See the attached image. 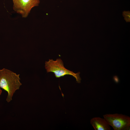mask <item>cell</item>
I'll list each match as a JSON object with an SVG mask.
<instances>
[{
	"label": "cell",
	"mask_w": 130,
	"mask_h": 130,
	"mask_svg": "<svg viewBox=\"0 0 130 130\" xmlns=\"http://www.w3.org/2000/svg\"><path fill=\"white\" fill-rule=\"evenodd\" d=\"M19 76L7 69L0 70V86L8 93L6 100L8 103L11 101L13 94L22 85Z\"/></svg>",
	"instance_id": "1"
},
{
	"label": "cell",
	"mask_w": 130,
	"mask_h": 130,
	"mask_svg": "<svg viewBox=\"0 0 130 130\" xmlns=\"http://www.w3.org/2000/svg\"><path fill=\"white\" fill-rule=\"evenodd\" d=\"M45 67L47 73H53L56 78H59L66 75L72 76L76 79L78 83L81 82V79L79 76L80 72L75 73L72 71L66 69L64 66L62 60L60 58H58L54 61L52 59H49L46 61Z\"/></svg>",
	"instance_id": "2"
},
{
	"label": "cell",
	"mask_w": 130,
	"mask_h": 130,
	"mask_svg": "<svg viewBox=\"0 0 130 130\" xmlns=\"http://www.w3.org/2000/svg\"><path fill=\"white\" fill-rule=\"evenodd\" d=\"M104 118L114 130H129L130 117L122 114H107L103 115Z\"/></svg>",
	"instance_id": "3"
},
{
	"label": "cell",
	"mask_w": 130,
	"mask_h": 130,
	"mask_svg": "<svg viewBox=\"0 0 130 130\" xmlns=\"http://www.w3.org/2000/svg\"><path fill=\"white\" fill-rule=\"evenodd\" d=\"M13 9L23 18L27 17L32 9L38 6L40 0H12Z\"/></svg>",
	"instance_id": "4"
},
{
	"label": "cell",
	"mask_w": 130,
	"mask_h": 130,
	"mask_svg": "<svg viewBox=\"0 0 130 130\" xmlns=\"http://www.w3.org/2000/svg\"><path fill=\"white\" fill-rule=\"evenodd\" d=\"M90 124L95 130H110V125L104 118L94 117L90 120Z\"/></svg>",
	"instance_id": "5"
},
{
	"label": "cell",
	"mask_w": 130,
	"mask_h": 130,
	"mask_svg": "<svg viewBox=\"0 0 130 130\" xmlns=\"http://www.w3.org/2000/svg\"><path fill=\"white\" fill-rule=\"evenodd\" d=\"M122 15L126 22H130V12L129 11H124L123 12Z\"/></svg>",
	"instance_id": "6"
},
{
	"label": "cell",
	"mask_w": 130,
	"mask_h": 130,
	"mask_svg": "<svg viewBox=\"0 0 130 130\" xmlns=\"http://www.w3.org/2000/svg\"><path fill=\"white\" fill-rule=\"evenodd\" d=\"M1 88L0 86V95H1L2 92V91L1 89Z\"/></svg>",
	"instance_id": "7"
}]
</instances>
